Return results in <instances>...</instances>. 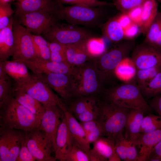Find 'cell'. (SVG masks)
Segmentation results:
<instances>
[{
    "label": "cell",
    "instance_id": "3957f363",
    "mask_svg": "<svg viewBox=\"0 0 161 161\" xmlns=\"http://www.w3.org/2000/svg\"><path fill=\"white\" fill-rule=\"evenodd\" d=\"M131 109L104 100L100 101L96 120L102 129L103 136L115 143L124 136L127 116Z\"/></svg>",
    "mask_w": 161,
    "mask_h": 161
},
{
    "label": "cell",
    "instance_id": "d590c367",
    "mask_svg": "<svg viewBox=\"0 0 161 161\" xmlns=\"http://www.w3.org/2000/svg\"><path fill=\"white\" fill-rule=\"evenodd\" d=\"M160 129H161V116L150 114L144 117L140 132L146 133Z\"/></svg>",
    "mask_w": 161,
    "mask_h": 161
},
{
    "label": "cell",
    "instance_id": "f6af8a7d",
    "mask_svg": "<svg viewBox=\"0 0 161 161\" xmlns=\"http://www.w3.org/2000/svg\"><path fill=\"white\" fill-rule=\"evenodd\" d=\"M142 5L135 7L129 11L127 14L133 23L140 28L142 25Z\"/></svg>",
    "mask_w": 161,
    "mask_h": 161
},
{
    "label": "cell",
    "instance_id": "4dcf8cb0",
    "mask_svg": "<svg viewBox=\"0 0 161 161\" xmlns=\"http://www.w3.org/2000/svg\"><path fill=\"white\" fill-rule=\"evenodd\" d=\"M105 36L112 42L117 43L124 38V30L117 20V18L109 20L103 28Z\"/></svg>",
    "mask_w": 161,
    "mask_h": 161
},
{
    "label": "cell",
    "instance_id": "836d02e7",
    "mask_svg": "<svg viewBox=\"0 0 161 161\" xmlns=\"http://www.w3.org/2000/svg\"><path fill=\"white\" fill-rule=\"evenodd\" d=\"M161 70V64L148 69H137L135 77L139 88L149 82Z\"/></svg>",
    "mask_w": 161,
    "mask_h": 161
},
{
    "label": "cell",
    "instance_id": "5bb4252c",
    "mask_svg": "<svg viewBox=\"0 0 161 161\" xmlns=\"http://www.w3.org/2000/svg\"><path fill=\"white\" fill-rule=\"evenodd\" d=\"M44 106L45 111L39 128L45 134L50 141L55 153L57 132L64 114L62 109L58 106Z\"/></svg>",
    "mask_w": 161,
    "mask_h": 161
},
{
    "label": "cell",
    "instance_id": "7dc6e473",
    "mask_svg": "<svg viewBox=\"0 0 161 161\" xmlns=\"http://www.w3.org/2000/svg\"><path fill=\"white\" fill-rule=\"evenodd\" d=\"M141 32L140 27L133 23L129 27L124 30V38L128 39L134 38Z\"/></svg>",
    "mask_w": 161,
    "mask_h": 161
},
{
    "label": "cell",
    "instance_id": "d6986e66",
    "mask_svg": "<svg viewBox=\"0 0 161 161\" xmlns=\"http://www.w3.org/2000/svg\"><path fill=\"white\" fill-rule=\"evenodd\" d=\"M16 14L38 11L58 13L61 8L58 7L53 0H24L14 3Z\"/></svg>",
    "mask_w": 161,
    "mask_h": 161
},
{
    "label": "cell",
    "instance_id": "9c48e42d",
    "mask_svg": "<svg viewBox=\"0 0 161 161\" xmlns=\"http://www.w3.org/2000/svg\"><path fill=\"white\" fill-rule=\"evenodd\" d=\"M26 131L0 126V161H16Z\"/></svg>",
    "mask_w": 161,
    "mask_h": 161
},
{
    "label": "cell",
    "instance_id": "484cf974",
    "mask_svg": "<svg viewBox=\"0 0 161 161\" xmlns=\"http://www.w3.org/2000/svg\"><path fill=\"white\" fill-rule=\"evenodd\" d=\"M13 94L18 103L41 120L45 111L44 107L41 103L31 96L19 90L13 88Z\"/></svg>",
    "mask_w": 161,
    "mask_h": 161
},
{
    "label": "cell",
    "instance_id": "8992f818",
    "mask_svg": "<svg viewBox=\"0 0 161 161\" xmlns=\"http://www.w3.org/2000/svg\"><path fill=\"white\" fill-rule=\"evenodd\" d=\"M13 88L27 93L44 106L57 105L59 107L64 103L52 89L37 75L34 74L27 81L19 84L14 83Z\"/></svg>",
    "mask_w": 161,
    "mask_h": 161
},
{
    "label": "cell",
    "instance_id": "db71d44e",
    "mask_svg": "<svg viewBox=\"0 0 161 161\" xmlns=\"http://www.w3.org/2000/svg\"><path fill=\"white\" fill-rule=\"evenodd\" d=\"M10 78L6 73L2 61H0V80H4Z\"/></svg>",
    "mask_w": 161,
    "mask_h": 161
},
{
    "label": "cell",
    "instance_id": "d4e9b609",
    "mask_svg": "<svg viewBox=\"0 0 161 161\" xmlns=\"http://www.w3.org/2000/svg\"><path fill=\"white\" fill-rule=\"evenodd\" d=\"M4 69L7 74L13 79L16 84L23 83L31 77L28 68L23 63L13 60H6L2 61Z\"/></svg>",
    "mask_w": 161,
    "mask_h": 161
},
{
    "label": "cell",
    "instance_id": "d6a6232c",
    "mask_svg": "<svg viewBox=\"0 0 161 161\" xmlns=\"http://www.w3.org/2000/svg\"><path fill=\"white\" fill-rule=\"evenodd\" d=\"M139 88L144 98H151L161 94V70L149 82Z\"/></svg>",
    "mask_w": 161,
    "mask_h": 161
},
{
    "label": "cell",
    "instance_id": "603a6c76",
    "mask_svg": "<svg viewBox=\"0 0 161 161\" xmlns=\"http://www.w3.org/2000/svg\"><path fill=\"white\" fill-rule=\"evenodd\" d=\"M86 40L65 45L66 60L71 66L81 65L92 59L89 57L86 50L85 43Z\"/></svg>",
    "mask_w": 161,
    "mask_h": 161
},
{
    "label": "cell",
    "instance_id": "11a10c76",
    "mask_svg": "<svg viewBox=\"0 0 161 161\" xmlns=\"http://www.w3.org/2000/svg\"><path fill=\"white\" fill-rule=\"evenodd\" d=\"M121 160L120 158L116 151L108 160L109 161H120Z\"/></svg>",
    "mask_w": 161,
    "mask_h": 161
},
{
    "label": "cell",
    "instance_id": "7a4b0ae2",
    "mask_svg": "<svg viewBox=\"0 0 161 161\" xmlns=\"http://www.w3.org/2000/svg\"><path fill=\"white\" fill-rule=\"evenodd\" d=\"M71 75L73 88L72 99L103 94L105 88L94 59L74 66Z\"/></svg>",
    "mask_w": 161,
    "mask_h": 161
},
{
    "label": "cell",
    "instance_id": "e575fe53",
    "mask_svg": "<svg viewBox=\"0 0 161 161\" xmlns=\"http://www.w3.org/2000/svg\"><path fill=\"white\" fill-rule=\"evenodd\" d=\"M32 39L37 57L43 59L50 60V51L48 41L38 35H32Z\"/></svg>",
    "mask_w": 161,
    "mask_h": 161
},
{
    "label": "cell",
    "instance_id": "e0dca14e",
    "mask_svg": "<svg viewBox=\"0 0 161 161\" xmlns=\"http://www.w3.org/2000/svg\"><path fill=\"white\" fill-rule=\"evenodd\" d=\"M61 108L66 120L73 145L77 146L88 154L90 150V143L81 125L68 110L65 104Z\"/></svg>",
    "mask_w": 161,
    "mask_h": 161
},
{
    "label": "cell",
    "instance_id": "f907efd6",
    "mask_svg": "<svg viewBox=\"0 0 161 161\" xmlns=\"http://www.w3.org/2000/svg\"><path fill=\"white\" fill-rule=\"evenodd\" d=\"M117 20L124 30L133 22L127 13H123L117 18Z\"/></svg>",
    "mask_w": 161,
    "mask_h": 161
},
{
    "label": "cell",
    "instance_id": "1f68e13d",
    "mask_svg": "<svg viewBox=\"0 0 161 161\" xmlns=\"http://www.w3.org/2000/svg\"><path fill=\"white\" fill-rule=\"evenodd\" d=\"M85 45L87 52L92 59L99 57L106 51L105 41L102 38L90 37L86 41Z\"/></svg>",
    "mask_w": 161,
    "mask_h": 161
},
{
    "label": "cell",
    "instance_id": "6da1fadb",
    "mask_svg": "<svg viewBox=\"0 0 161 161\" xmlns=\"http://www.w3.org/2000/svg\"><path fill=\"white\" fill-rule=\"evenodd\" d=\"M41 120L18 103L13 95L0 106V126L28 131L39 127Z\"/></svg>",
    "mask_w": 161,
    "mask_h": 161
},
{
    "label": "cell",
    "instance_id": "f1b7e54d",
    "mask_svg": "<svg viewBox=\"0 0 161 161\" xmlns=\"http://www.w3.org/2000/svg\"><path fill=\"white\" fill-rule=\"evenodd\" d=\"M137 69L131 58L128 57L123 59L114 71L116 78L125 82L135 80Z\"/></svg>",
    "mask_w": 161,
    "mask_h": 161
},
{
    "label": "cell",
    "instance_id": "74e56055",
    "mask_svg": "<svg viewBox=\"0 0 161 161\" xmlns=\"http://www.w3.org/2000/svg\"><path fill=\"white\" fill-rule=\"evenodd\" d=\"M10 78L4 80H0V106L13 95L14 84Z\"/></svg>",
    "mask_w": 161,
    "mask_h": 161
},
{
    "label": "cell",
    "instance_id": "ffe728a7",
    "mask_svg": "<svg viewBox=\"0 0 161 161\" xmlns=\"http://www.w3.org/2000/svg\"><path fill=\"white\" fill-rule=\"evenodd\" d=\"M161 140V129L140 133L136 143L140 149L137 161H148L152 149Z\"/></svg>",
    "mask_w": 161,
    "mask_h": 161
},
{
    "label": "cell",
    "instance_id": "44dd1931",
    "mask_svg": "<svg viewBox=\"0 0 161 161\" xmlns=\"http://www.w3.org/2000/svg\"><path fill=\"white\" fill-rule=\"evenodd\" d=\"M145 112L141 109H131L127 116L124 136L126 139L132 142L135 146L140 134V130Z\"/></svg>",
    "mask_w": 161,
    "mask_h": 161
},
{
    "label": "cell",
    "instance_id": "8d00e7d4",
    "mask_svg": "<svg viewBox=\"0 0 161 161\" xmlns=\"http://www.w3.org/2000/svg\"><path fill=\"white\" fill-rule=\"evenodd\" d=\"M100 102V100L85 111L75 117L81 122L96 120L99 111Z\"/></svg>",
    "mask_w": 161,
    "mask_h": 161
},
{
    "label": "cell",
    "instance_id": "83f0119b",
    "mask_svg": "<svg viewBox=\"0 0 161 161\" xmlns=\"http://www.w3.org/2000/svg\"><path fill=\"white\" fill-rule=\"evenodd\" d=\"M141 32L146 34L158 12L157 0H146L142 5Z\"/></svg>",
    "mask_w": 161,
    "mask_h": 161
},
{
    "label": "cell",
    "instance_id": "ab89813d",
    "mask_svg": "<svg viewBox=\"0 0 161 161\" xmlns=\"http://www.w3.org/2000/svg\"><path fill=\"white\" fill-rule=\"evenodd\" d=\"M14 12L9 3L0 4V30L8 25Z\"/></svg>",
    "mask_w": 161,
    "mask_h": 161
},
{
    "label": "cell",
    "instance_id": "7402d4cb",
    "mask_svg": "<svg viewBox=\"0 0 161 161\" xmlns=\"http://www.w3.org/2000/svg\"><path fill=\"white\" fill-rule=\"evenodd\" d=\"M93 144V148L87 154L90 161H108L115 152V142L106 137H101Z\"/></svg>",
    "mask_w": 161,
    "mask_h": 161
},
{
    "label": "cell",
    "instance_id": "f5cc1de1",
    "mask_svg": "<svg viewBox=\"0 0 161 161\" xmlns=\"http://www.w3.org/2000/svg\"><path fill=\"white\" fill-rule=\"evenodd\" d=\"M159 157H161V140L152 149L149 159L150 158Z\"/></svg>",
    "mask_w": 161,
    "mask_h": 161
},
{
    "label": "cell",
    "instance_id": "30bf717a",
    "mask_svg": "<svg viewBox=\"0 0 161 161\" xmlns=\"http://www.w3.org/2000/svg\"><path fill=\"white\" fill-rule=\"evenodd\" d=\"M95 7L79 5L64 7L59 11L58 17L74 25H94L100 14V10Z\"/></svg>",
    "mask_w": 161,
    "mask_h": 161
},
{
    "label": "cell",
    "instance_id": "b9f144b4",
    "mask_svg": "<svg viewBox=\"0 0 161 161\" xmlns=\"http://www.w3.org/2000/svg\"><path fill=\"white\" fill-rule=\"evenodd\" d=\"M66 161H90L88 154L77 146L73 145Z\"/></svg>",
    "mask_w": 161,
    "mask_h": 161
},
{
    "label": "cell",
    "instance_id": "680465c9",
    "mask_svg": "<svg viewBox=\"0 0 161 161\" xmlns=\"http://www.w3.org/2000/svg\"><path fill=\"white\" fill-rule=\"evenodd\" d=\"M23 0H13V1H22Z\"/></svg>",
    "mask_w": 161,
    "mask_h": 161
},
{
    "label": "cell",
    "instance_id": "7c38bea8",
    "mask_svg": "<svg viewBox=\"0 0 161 161\" xmlns=\"http://www.w3.org/2000/svg\"><path fill=\"white\" fill-rule=\"evenodd\" d=\"M16 16L21 24L31 32L38 35L47 32L59 19L58 13L46 11L24 13Z\"/></svg>",
    "mask_w": 161,
    "mask_h": 161
},
{
    "label": "cell",
    "instance_id": "f546056e",
    "mask_svg": "<svg viewBox=\"0 0 161 161\" xmlns=\"http://www.w3.org/2000/svg\"><path fill=\"white\" fill-rule=\"evenodd\" d=\"M143 43L161 49V13L158 12L146 34Z\"/></svg>",
    "mask_w": 161,
    "mask_h": 161
},
{
    "label": "cell",
    "instance_id": "9f6ffc18",
    "mask_svg": "<svg viewBox=\"0 0 161 161\" xmlns=\"http://www.w3.org/2000/svg\"><path fill=\"white\" fill-rule=\"evenodd\" d=\"M148 161H161V157H156L150 158Z\"/></svg>",
    "mask_w": 161,
    "mask_h": 161
},
{
    "label": "cell",
    "instance_id": "ac0fdd59",
    "mask_svg": "<svg viewBox=\"0 0 161 161\" xmlns=\"http://www.w3.org/2000/svg\"><path fill=\"white\" fill-rule=\"evenodd\" d=\"M73 146L66 120L64 115L57 130L55 155L57 160L66 161Z\"/></svg>",
    "mask_w": 161,
    "mask_h": 161
},
{
    "label": "cell",
    "instance_id": "2e32d148",
    "mask_svg": "<svg viewBox=\"0 0 161 161\" xmlns=\"http://www.w3.org/2000/svg\"><path fill=\"white\" fill-rule=\"evenodd\" d=\"M20 62L37 75L50 73L71 75L73 67L68 64L57 63L38 58Z\"/></svg>",
    "mask_w": 161,
    "mask_h": 161
},
{
    "label": "cell",
    "instance_id": "816d5d0a",
    "mask_svg": "<svg viewBox=\"0 0 161 161\" xmlns=\"http://www.w3.org/2000/svg\"><path fill=\"white\" fill-rule=\"evenodd\" d=\"M50 61L57 63L68 64L64 52H50Z\"/></svg>",
    "mask_w": 161,
    "mask_h": 161
},
{
    "label": "cell",
    "instance_id": "bcb514c9",
    "mask_svg": "<svg viewBox=\"0 0 161 161\" xmlns=\"http://www.w3.org/2000/svg\"><path fill=\"white\" fill-rule=\"evenodd\" d=\"M87 140L90 144L93 143L97 140L103 136L102 129L98 123V125L92 128L86 134Z\"/></svg>",
    "mask_w": 161,
    "mask_h": 161
},
{
    "label": "cell",
    "instance_id": "cb8c5ba5",
    "mask_svg": "<svg viewBox=\"0 0 161 161\" xmlns=\"http://www.w3.org/2000/svg\"><path fill=\"white\" fill-rule=\"evenodd\" d=\"M12 17L8 25L0 30V61H4L12 56L14 48V38Z\"/></svg>",
    "mask_w": 161,
    "mask_h": 161
},
{
    "label": "cell",
    "instance_id": "ee69618b",
    "mask_svg": "<svg viewBox=\"0 0 161 161\" xmlns=\"http://www.w3.org/2000/svg\"><path fill=\"white\" fill-rule=\"evenodd\" d=\"M26 136L23 140L16 161H34L36 160L27 147Z\"/></svg>",
    "mask_w": 161,
    "mask_h": 161
},
{
    "label": "cell",
    "instance_id": "c3c4849f",
    "mask_svg": "<svg viewBox=\"0 0 161 161\" xmlns=\"http://www.w3.org/2000/svg\"><path fill=\"white\" fill-rule=\"evenodd\" d=\"M136 146L131 141L128 140L126 161H137L138 154Z\"/></svg>",
    "mask_w": 161,
    "mask_h": 161
},
{
    "label": "cell",
    "instance_id": "7bdbcfd3",
    "mask_svg": "<svg viewBox=\"0 0 161 161\" xmlns=\"http://www.w3.org/2000/svg\"><path fill=\"white\" fill-rule=\"evenodd\" d=\"M128 140L123 136L118 139L115 143V150L121 160H126V152Z\"/></svg>",
    "mask_w": 161,
    "mask_h": 161
},
{
    "label": "cell",
    "instance_id": "f35d334b",
    "mask_svg": "<svg viewBox=\"0 0 161 161\" xmlns=\"http://www.w3.org/2000/svg\"><path fill=\"white\" fill-rule=\"evenodd\" d=\"M146 0H115L113 4L123 13L142 5Z\"/></svg>",
    "mask_w": 161,
    "mask_h": 161
},
{
    "label": "cell",
    "instance_id": "6f0895ef",
    "mask_svg": "<svg viewBox=\"0 0 161 161\" xmlns=\"http://www.w3.org/2000/svg\"><path fill=\"white\" fill-rule=\"evenodd\" d=\"M13 0H0V4H4L9 3Z\"/></svg>",
    "mask_w": 161,
    "mask_h": 161
},
{
    "label": "cell",
    "instance_id": "91938a15",
    "mask_svg": "<svg viewBox=\"0 0 161 161\" xmlns=\"http://www.w3.org/2000/svg\"><path fill=\"white\" fill-rule=\"evenodd\" d=\"M159 2H160V3H161V0H157Z\"/></svg>",
    "mask_w": 161,
    "mask_h": 161
},
{
    "label": "cell",
    "instance_id": "5b68a950",
    "mask_svg": "<svg viewBox=\"0 0 161 161\" xmlns=\"http://www.w3.org/2000/svg\"><path fill=\"white\" fill-rule=\"evenodd\" d=\"M131 41L120 42L106 50L99 57L94 59L102 84L112 83L116 78L115 69L123 59L127 57L134 47Z\"/></svg>",
    "mask_w": 161,
    "mask_h": 161
},
{
    "label": "cell",
    "instance_id": "4316f807",
    "mask_svg": "<svg viewBox=\"0 0 161 161\" xmlns=\"http://www.w3.org/2000/svg\"><path fill=\"white\" fill-rule=\"evenodd\" d=\"M100 100L97 95L83 96L72 99L66 105L68 110L75 117Z\"/></svg>",
    "mask_w": 161,
    "mask_h": 161
},
{
    "label": "cell",
    "instance_id": "ba28073f",
    "mask_svg": "<svg viewBox=\"0 0 161 161\" xmlns=\"http://www.w3.org/2000/svg\"><path fill=\"white\" fill-rule=\"evenodd\" d=\"M13 30L14 38L13 60L23 61L38 58L31 32L17 20H14Z\"/></svg>",
    "mask_w": 161,
    "mask_h": 161
},
{
    "label": "cell",
    "instance_id": "9a60e30c",
    "mask_svg": "<svg viewBox=\"0 0 161 161\" xmlns=\"http://www.w3.org/2000/svg\"><path fill=\"white\" fill-rule=\"evenodd\" d=\"M37 75L58 94L65 104L72 99L73 88L71 75L50 73Z\"/></svg>",
    "mask_w": 161,
    "mask_h": 161
},
{
    "label": "cell",
    "instance_id": "60d3db41",
    "mask_svg": "<svg viewBox=\"0 0 161 161\" xmlns=\"http://www.w3.org/2000/svg\"><path fill=\"white\" fill-rule=\"evenodd\" d=\"M62 3L72 5H79L96 7L104 6H112L113 4L98 0H58Z\"/></svg>",
    "mask_w": 161,
    "mask_h": 161
},
{
    "label": "cell",
    "instance_id": "8fae6325",
    "mask_svg": "<svg viewBox=\"0 0 161 161\" xmlns=\"http://www.w3.org/2000/svg\"><path fill=\"white\" fill-rule=\"evenodd\" d=\"M26 138L27 147L36 160H56L52 155L53 153H55L51 143L39 128L26 131Z\"/></svg>",
    "mask_w": 161,
    "mask_h": 161
},
{
    "label": "cell",
    "instance_id": "681fc988",
    "mask_svg": "<svg viewBox=\"0 0 161 161\" xmlns=\"http://www.w3.org/2000/svg\"><path fill=\"white\" fill-rule=\"evenodd\" d=\"M148 104L152 110L161 116V94L151 98Z\"/></svg>",
    "mask_w": 161,
    "mask_h": 161
},
{
    "label": "cell",
    "instance_id": "4fadbf2b",
    "mask_svg": "<svg viewBox=\"0 0 161 161\" xmlns=\"http://www.w3.org/2000/svg\"><path fill=\"white\" fill-rule=\"evenodd\" d=\"M131 59L137 69L161 64V49L143 43L134 47Z\"/></svg>",
    "mask_w": 161,
    "mask_h": 161
},
{
    "label": "cell",
    "instance_id": "52a82bcc",
    "mask_svg": "<svg viewBox=\"0 0 161 161\" xmlns=\"http://www.w3.org/2000/svg\"><path fill=\"white\" fill-rule=\"evenodd\" d=\"M49 42H56L64 45L77 43L86 40L91 37L89 32L71 24L56 23L43 34Z\"/></svg>",
    "mask_w": 161,
    "mask_h": 161
},
{
    "label": "cell",
    "instance_id": "277c9868",
    "mask_svg": "<svg viewBox=\"0 0 161 161\" xmlns=\"http://www.w3.org/2000/svg\"><path fill=\"white\" fill-rule=\"evenodd\" d=\"M103 100L130 109H140L145 112L151 109L146 101L136 83L131 82L105 89Z\"/></svg>",
    "mask_w": 161,
    "mask_h": 161
}]
</instances>
